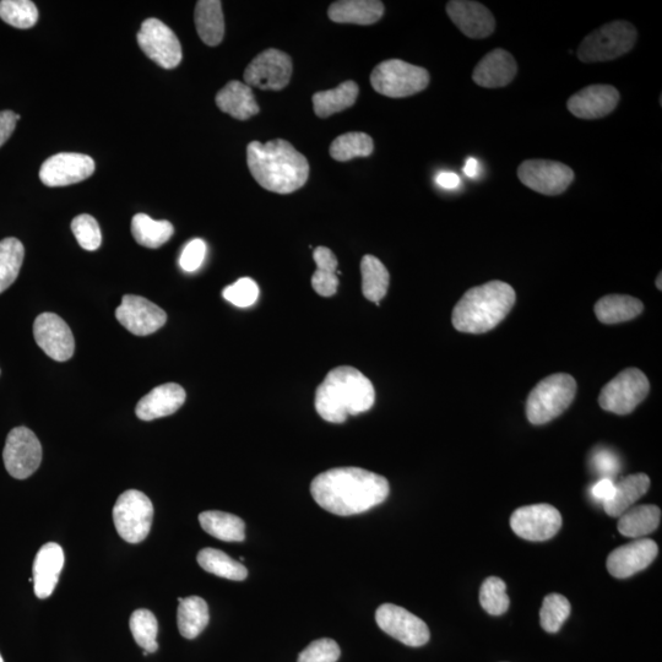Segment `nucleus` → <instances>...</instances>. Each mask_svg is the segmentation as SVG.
<instances>
[{
    "instance_id": "8",
    "label": "nucleus",
    "mask_w": 662,
    "mask_h": 662,
    "mask_svg": "<svg viewBox=\"0 0 662 662\" xmlns=\"http://www.w3.org/2000/svg\"><path fill=\"white\" fill-rule=\"evenodd\" d=\"M154 520V506L145 493L128 490L118 497L113 507L117 533L129 544H140L149 536Z\"/></svg>"
},
{
    "instance_id": "22",
    "label": "nucleus",
    "mask_w": 662,
    "mask_h": 662,
    "mask_svg": "<svg viewBox=\"0 0 662 662\" xmlns=\"http://www.w3.org/2000/svg\"><path fill=\"white\" fill-rule=\"evenodd\" d=\"M517 73L518 64L512 54L497 48L476 65L472 79L481 88L498 89L512 83Z\"/></svg>"
},
{
    "instance_id": "40",
    "label": "nucleus",
    "mask_w": 662,
    "mask_h": 662,
    "mask_svg": "<svg viewBox=\"0 0 662 662\" xmlns=\"http://www.w3.org/2000/svg\"><path fill=\"white\" fill-rule=\"evenodd\" d=\"M0 19L16 29H31L39 20V10L30 0H2Z\"/></svg>"
},
{
    "instance_id": "11",
    "label": "nucleus",
    "mask_w": 662,
    "mask_h": 662,
    "mask_svg": "<svg viewBox=\"0 0 662 662\" xmlns=\"http://www.w3.org/2000/svg\"><path fill=\"white\" fill-rule=\"evenodd\" d=\"M140 50L164 69H175L182 62V46L175 32L159 19H146L137 36Z\"/></svg>"
},
{
    "instance_id": "16",
    "label": "nucleus",
    "mask_w": 662,
    "mask_h": 662,
    "mask_svg": "<svg viewBox=\"0 0 662 662\" xmlns=\"http://www.w3.org/2000/svg\"><path fill=\"white\" fill-rule=\"evenodd\" d=\"M95 168V161L88 155L61 153L43 162L40 179L47 187H67L90 178Z\"/></svg>"
},
{
    "instance_id": "10",
    "label": "nucleus",
    "mask_w": 662,
    "mask_h": 662,
    "mask_svg": "<svg viewBox=\"0 0 662 662\" xmlns=\"http://www.w3.org/2000/svg\"><path fill=\"white\" fill-rule=\"evenodd\" d=\"M3 460L5 469L14 479H29L40 468L42 461V446L39 438L29 428H14L8 434Z\"/></svg>"
},
{
    "instance_id": "14",
    "label": "nucleus",
    "mask_w": 662,
    "mask_h": 662,
    "mask_svg": "<svg viewBox=\"0 0 662 662\" xmlns=\"http://www.w3.org/2000/svg\"><path fill=\"white\" fill-rule=\"evenodd\" d=\"M518 177L524 186L536 193L560 195L574 181L571 167L550 160H526L518 168Z\"/></svg>"
},
{
    "instance_id": "50",
    "label": "nucleus",
    "mask_w": 662,
    "mask_h": 662,
    "mask_svg": "<svg viewBox=\"0 0 662 662\" xmlns=\"http://www.w3.org/2000/svg\"><path fill=\"white\" fill-rule=\"evenodd\" d=\"M16 115L12 111L0 112V148L12 137L16 127Z\"/></svg>"
},
{
    "instance_id": "55",
    "label": "nucleus",
    "mask_w": 662,
    "mask_h": 662,
    "mask_svg": "<svg viewBox=\"0 0 662 662\" xmlns=\"http://www.w3.org/2000/svg\"><path fill=\"white\" fill-rule=\"evenodd\" d=\"M0 662H4L2 654H0Z\"/></svg>"
},
{
    "instance_id": "13",
    "label": "nucleus",
    "mask_w": 662,
    "mask_h": 662,
    "mask_svg": "<svg viewBox=\"0 0 662 662\" xmlns=\"http://www.w3.org/2000/svg\"><path fill=\"white\" fill-rule=\"evenodd\" d=\"M510 528L520 539L547 541L561 530L562 515L550 504H534L515 510L510 517Z\"/></svg>"
},
{
    "instance_id": "32",
    "label": "nucleus",
    "mask_w": 662,
    "mask_h": 662,
    "mask_svg": "<svg viewBox=\"0 0 662 662\" xmlns=\"http://www.w3.org/2000/svg\"><path fill=\"white\" fill-rule=\"evenodd\" d=\"M643 303L632 296L609 295L596 302V317L604 324L628 322L642 314Z\"/></svg>"
},
{
    "instance_id": "42",
    "label": "nucleus",
    "mask_w": 662,
    "mask_h": 662,
    "mask_svg": "<svg viewBox=\"0 0 662 662\" xmlns=\"http://www.w3.org/2000/svg\"><path fill=\"white\" fill-rule=\"evenodd\" d=\"M480 604L488 615H504L510 604L506 583L501 578H487L481 585Z\"/></svg>"
},
{
    "instance_id": "20",
    "label": "nucleus",
    "mask_w": 662,
    "mask_h": 662,
    "mask_svg": "<svg viewBox=\"0 0 662 662\" xmlns=\"http://www.w3.org/2000/svg\"><path fill=\"white\" fill-rule=\"evenodd\" d=\"M620 102V92L611 85H590L574 94L567 102L569 112L580 119L609 116Z\"/></svg>"
},
{
    "instance_id": "28",
    "label": "nucleus",
    "mask_w": 662,
    "mask_h": 662,
    "mask_svg": "<svg viewBox=\"0 0 662 662\" xmlns=\"http://www.w3.org/2000/svg\"><path fill=\"white\" fill-rule=\"evenodd\" d=\"M650 479L645 474H634L624 477L615 484V495L602 504L606 514L612 518H620L621 515L649 491Z\"/></svg>"
},
{
    "instance_id": "9",
    "label": "nucleus",
    "mask_w": 662,
    "mask_h": 662,
    "mask_svg": "<svg viewBox=\"0 0 662 662\" xmlns=\"http://www.w3.org/2000/svg\"><path fill=\"white\" fill-rule=\"evenodd\" d=\"M649 390L647 376L638 368H627L605 385L599 403L605 411L628 415L647 398Z\"/></svg>"
},
{
    "instance_id": "18",
    "label": "nucleus",
    "mask_w": 662,
    "mask_h": 662,
    "mask_svg": "<svg viewBox=\"0 0 662 662\" xmlns=\"http://www.w3.org/2000/svg\"><path fill=\"white\" fill-rule=\"evenodd\" d=\"M34 336L47 356L58 362L73 357L75 340L72 330L64 320L54 313H42L34 323Z\"/></svg>"
},
{
    "instance_id": "12",
    "label": "nucleus",
    "mask_w": 662,
    "mask_h": 662,
    "mask_svg": "<svg viewBox=\"0 0 662 662\" xmlns=\"http://www.w3.org/2000/svg\"><path fill=\"white\" fill-rule=\"evenodd\" d=\"M292 70L289 54L270 48L249 63L244 72V81L248 86L260 90L280 91L290 84Z\"/></svg>"
},
{
    "instance_id": "53",
    "label": "nucleus",
    "mask_w": 662,
    "mask_h": 662,
    "mask_svg": "<svg viewBox=\"0 0 662 662\" xmlns=\"http://www.w3.org/2000/svg\"><path fill=\"white\" fill-rule=\"evenodd\" d=\"M479 170H480L479 162H477V160L474 159V157H470V159L466 161L464 167L465 175L470 178H475L477 176V173H479Z\"/></svg>"
},
{
    "instance_id": "25",
    "label": "nucleus",
    "mask_w": 662,
    "mask_h": 662,
    "mask_svg": "<svg viewBox=\"0 0 662 662\" xmlns=\"http://www.w3.org/2000/svg\"><path fill=\"white\" fill-rule=\"evenodd\" d=\"M216 105L220 110L238 121H247L259 113L251 86L233 80L217 92Z\"/></svg>"
},
{
    "instance_id": "23",
    "label": "nucleus",
    "mask_w": 662,
    "mask_h": 662,
    "mask_svg": "<svg viewBox=\"0 0 662 662\" xmlns=\"http://www.w3.org/2000/svg\"><path fill=\"white\" fill-rule=\"evenodd\" d=\"M65 563L64 551L56 542H48L37 552L34 562V590L37 598L48 599L59 582Z\"/></svg>"
},
{
    "instance_id": "26",
    "label": "nucleus",
    "mask_w": 662,
    "mask_h": 662,
    "mask_svg": "<svg viewBox=\"0 0 662 662\" xmlns=\"http://www.w3.org/2000/svg\"><path fill=\"white\" fill-rule=\"evenodd\" d=\"M384 4L378 0H340L330 5L328 16L339 24L373 25L383 18Z\"/></svg>"
},
{
    "instance_id": "38",
    "label": "nucleus",
    "mask_w": 662,
    "mask_h": 662,
    "mask_svg": "<svg viewBox=\"0 0 662 662\" xmlns=\"http://www.w3.org/2000/svg\"><path fill=\"white\" fill-rule=\"evenodd\" d=\"M374 150L370 135L352 132L340 135L330 146V156L339 162H346L355 157L371 156Z\"/></svg>"
},
{
    "instance_id": "37",
    "label": "nucleus",
    "mask_w": 662,
    "mask_h": 662,
    "mask_svg": "<svg viewBox=\"0 0 662 662\" xmlns=\"http://www.w3.org/2000/svg\"><path fill=\"white\" fill-rule=\"evenodd\" d=\"M24 258V244L18 238L0 241V293L8 290L18 279Z\"/></svg>"
},
{
    "instance_id": "19",
    "label": "nucleus",
    "mask_w": 662,
    "mask_h": 662,
    "mask_svg": "<svg viewBox=\"0 0 662 662\" xmlns=\"http://www.w3.org/2000/svg\"><path fill=\"white\" fill-rule=\"evenodd\" d=\"M659 547L650 539L636 540L616 548L607 557V571L617 579H626L647 569L658 557Z\"/></svg>"
},
{
    "instance_id": "30",
    "label": "nucleus",
    "mask_w": 662,
    "mask_h": 662,
    "mask_svg": "<svg viewBox=\"0 0 662 662\" xmlns=\"http://www.w3.org/2000/svg\"><path fill=\"white\" fill-rule=\"evenodd\" d=\"M199 523L215 539L225 542H242L246 539V524L237 515L209 510L199 515Z\"/></svg>"
},
{
    "instance_id": "6",
    "label": "nucleus",
    "mask_w": 662,
    "mask_h": 662,
    "mask_svg": "<svg viewBox=\"0 0 662 662\" xmlns=\"http://www.w3.org/2000/svg\"><path fill=\"white\" fill-rule=\"evenodd\" d=\"M637 39V29L631 23L612 21L585 37L580 43L578 58L583 63L613 61L631 51Z\"/></svg>"
},
{
    "instance_id": "5",
    "label": "nucleus",
    "mask_w": 662,
    "mask_h": 662,
    "mask_svg": "<svg viewBox=\"0 0 662 662\" xmlns=\"http://www.w3.org/2000/svg\"><path fill=\"white\" fill-rule=\"evenodd\" d=\"M577 394V382L566 373L552 374L531 390L526 416L533 425H545L563 414Z\"/></svg>"
},
{
    "instance_id": "17",
    "label": "nucleus",
    "mask_w": 662,
    "mask_h": 662,
    "mask_svg": "<svg viewBox=\"0 0 662 662\" xmlns=\"http://www.w3.org/2000/svg\"><path fill=\"white\" fill-rule=\"evenodd\" d=\"M116 318L129 333L146 336L156 333L167 322L164 309L144 297L126 295L116 309Z\"/></svg>"
},
{
    "instance_id": "47",
    "label": "nucleus",
    "mask_w": 662,
    "mask_h": 662,
    "mask_svg": "<svg viewBox=\"0 0 662 662\" xmlns=\"http://www.w3.org/2000/svg\"><path fill=\"white\" fill-rule=\"evenodd\" d=\"M338 273V271H336ZM329 270L317 269L312 276V286L318 295L323 297L334 296L339 287L338 274Z\"/></svg>"
},
{
    "instance_id": "36",
    "label": "nucleus",
    "mask_w": 662,
    "mask_h": 662,
    "mask_svg": "<svg viewBox=\"0 0 662 662\" xmlns=\"http://www.w3.org/2000/svg\"><path fill=\"white\" fill-rule=\"evenodd\" d=\"M199 566L205 572L216 575V577L242 582L248 577L247 568L242 563L233 560L225 552L216 548H203L197 557Z\"/></svg>"
},
{
    "instance_id": "31",
    "label": "nucleus",
    "mask_w": 662,
    "mask_h": 662,
    "mask_svg": "<svg viewBox=\"0 0 662 662\" xmlns=\"http://www.w3.org/2000/svg\"><path fill=\"white\" fill-rule=\"evenodd\" d=\"M360 89L355 81H345L338 88L319 91L313 96L314 112L319 118H328L355 105Z\"/></svg>"
},
{
    "instance_id": "4",
    "label": "nucleus",
    "mask_w": 662,
    "mask_h": 662,
    "mask_svg": "<svg viewBox=\"0 0 662 662\" xmlns=\"http://www.w3.org/2000/svg\"><path fill=\"white\" fill-rule=\"evenodd\" d=\"M515 291L503 281L472 287L453 311V325L460 333L484 334L508 316L515 303Z\"/></svg>"
},
{
    "instance_id": "41",
    "label": "nucleus",
    "mask_w": 662,
    "mask_h": 662,
    "mask_svg": "<svg viewBox=\"0 0 662 662\" xmlns=\"http://www.w3.org/2000/svg\"><path fill=\"white\" fill-rule=\"evenodd\" d=\"M571 611V602L563 595H547L540 611L541 627L548 633H557L571 615Z\"/></svg>"
},
{
    "instance_id": "33",
    "label": "nucleus",
    "mask_w": 662,
    "mask_h": 662,
    "mask_svg": "<svg viewBox=\"0 0 662 662\" xmlns=\"http://www.w3.org/2000/svg\"><path fill=\"white\" fill-rule=\"evenodd\" d=\"M618 531L627 537H644L654 533L661 522V509L656 506H638L626 510L618 518Z\"/></svg>"
},
{
    "instance_id": "34",
    "label": "nucleus",
    "mask_w": 662,
    "mask_h": 662,
    "mask_svg": "<svg viewBox=\"0 0 662 662\" xmlns=\"http://www.w3.org/2000/svg\"><path fill=\"white\" fill-rule=\"evenodd\" d=\"M362 292L368 301H382L389 289L390 275L385 265L373 255H365L361 262Z\"/></svg>"
},
{
    "instance_id": "49",
    "label": "nucleus",
    "mask_w": 662,
    "mask_h": 662,
    "mask_svg": "<svg viewBox=\"0 0 662 662\" xmlns=\"http://www.w3.org/2000/svg\"><path fill=\"white\" fill-rule=\"evenodd\" d=\"M314 262L317 264V269L329 270L336 273L338 271V259L335 254L327 247H318L313 252Z\"/></svg>"
},
{
    "instance_id": "27",
    "label": "nucleus",
    "mask_w": 662,
    "mask_h": 662,
    "mask_svg": "<svg viewBox=\"0 0 662 662\" xmlns=\"http://www.w3.org/2000/svg\"><path fill=\"white\" fill-rule=\"evenodd\" d=\"M195 27L205 45L219 46L225 36V19L219 0H200L194 12Z\"/></svg>"
},
{
    "instance_id": "21",
    "label": "nucleus",
    "mask_w": 662,
    "mask_h": 662,
    "mask_svg": "<svg viewBox=\"0 0 662 662\" xmlns=\"http://www.w3.org/2000/svg\"><path fill=\"white\" fill-rule=\"evenodd\" d=\"M450 20L469 39L481 40L491 36L496 29V20L484 4L470 0H453L447 4Z\"/></svg>"
},
{
    "instance_id": "52",
    "label": "nucleus",
    "mask_w": 662,
    "mask_h": 662,
    "mask_svg": "<svg viewBox=\"0 0 662 662\" xmlns=\"http://www.w3.org/2000/svg\"><path fill=\"white\" fill-rule=\"evenodd\" d=\"M436 182L439 187H442L444 189H449V191H452V189H457L460 186L461 179L457 175V173L441 172L437 176Z\"/></svg>"
},
{
    "instance_id": "35",
    "label": "nucleus",
    "mask_w": 662,
    "mask_h": 662,
    "mask_svg": "<svg viewBox=\"0 0 662 662\" xmlns=\"http://www.w3.org/2000/svg\"><path fill=\"white\" fill-rule=\"evenodd\" d=\"M175 229L171 222L156 221L146 214H137L132 220V235L140 246L156 249L171 240Z\"/></svg>"
},
{
    "instance_id": "54",
    "label": "nucleus",
    "mask_w": 662,
    "mask_h": 662,
    "mask_svg": "<svg viewBox=\"0 0 662 662\" xmlns=\"http://www.w3.org/2000/svg\"><path fill=\"white\" fill-rule=\"evenodd\" d=\"M661 276H662V274L660 273V274H659V278L656 279V287H658L659 290L662 289V285H661Z\"/></svg>"
},
{
    "instance_id": "7",
    "label": "nucleus",
    "mask_w": 662,
    "mask_h": 662,
    "mask_svg": "<svg viewBox=\"0 0 662 662\" xmlns=\"http://www.w3.org/2000/svg\"><path fill=\"white\" fill-rule=\"evenodd\" d=\"M371 84L378 94L404 99L425 90L430 84V73L400 59H389L373 69Z\"/></svg>"
},
{
    "instance_id": "15",
    "label": "nucleus",
    "mask_w": 662,
    "mask_h": 662,
    "mask_svg": "<svg viewBox=\"0 0 662 662\" xmlns=\"http://www.w3.org/2000/svg\"><path fill=\"white\" fill-rule=\"evenodd\" d=\"M378 627L408 647L419 648L431 638L430 629L420 617L412 615L404 607L384 604L376 612Z\"/></svg>"
},
{
    "instance_id": "24",
    "label": "nucleus",
    "mask_w": 662,
    "mask_h": 662,
    "mask_svg": "<svg viewBox=\"0 0 662 662\" xmlns=\"http://www.w3.org/2000/svg\"><path fill=\"white\" fill-rule=\"evenodd\" d=\"M186 392L176 383H167L151 390L141 398L135 414L143 421H154L171 416L186 403Z\"/></svg>"
},
{
    "instance_id": "3",
    "label": "nucleus",
    "mask_w": 662,
    "mask_h": 662,
    "mask_svg": "<svg viewBox=\"0 0 662 662\" xmlns=\"http://www.w3.org/2000/svg\"><path fill=\"white\" fill-rule=\"evenodd\" d=\"M376 392L370 379L354 367L334 368L319 385L316 410L323 420L344 423L349 416L371 410Z\"/></svg>"
},
{
    "instance_id": "43",
    "label": "nucleus",
    "mask_w": 662,
    "mask_h": 662,
    "mask_svg": "<svg viewBox=\"0 0 662 662\" xmlns=\"http://www.w3.org/2000/svg\"><path fill=\"white\" fill-rule=\"evenodd\" d=\"M72 231L79 246L85 251L94 252L101 247V229L95 217L88 214L75 217L72 221Z\"/></svg>"
},
{
    "instance_id": "45",
    "label": "nucleus",
    "mask_w": 662,
    "mask_h": 662,
    "mask_svg": "<svg viewBox=\"0 0 662 662\" xmlns=\"http://www.w3.org/2000/svg\"><path fill=\"white\" fill-rule=\"evenodd\" d=\"M341 650L333 639L322 638L314 640L298 656L297 662H338Z\"/></svg>"
},
{
    "instance_id": "51",
    "label": "nucleus",
    "mask_w": 662,
    "mask_h": 662,
    "mask_svg": "<svg viewBox=\"0 0 662 662\" xmlns=\"http://www.w3.org/2000/svg\"><path fill=\"white\" fill-rule=\"evenodd\" d=\"M591 495L596 499V501L601 502L602 504L610 501V499L615 495V482L612 479H601L596 482L593 488H591Z\"/></svg>"
},
{
    "instance_id": "2",
    "label": "nucleus",
    "mask_w": 662,
    "mask_h": 662,
    "mask_svg": "<svg viewBox=\"0 0 662 662\" xmlns=\"http://www.w3.org/2000/svg\"><path fill=\"white\" fill-rule=\"evenodd\" d=\"M247 164L259 186L273 193L296 192L305 186L309 177L306 157L282 139L265 144L252 141L247 148Z\"/></svg>"
},
{
    "instance_id": "39",
    "label": "nucleus",
    "mask_w": 662,
    "mask_h": 662,
    "mask_svg": "<svg viewBox=\"0 0 662 662\" xmlns=\"http://www.w3.org/2000/svg\"><path fill=\"white\" fill-rule=\"evenodd\" d=\"M129 626L139 647L143 648L146 653H156L159 649L156 640L159 623H157L154 613L144 609L133 612Z\"/></svg>"
},
{
    "instance_id": "29",
    "label": "nucleus",
    "mask_w": 662,
    "mask_h": 662,
    "mask_svg": "<svg viewBox=\"0 0 662 662\" xmlns=\"http://www.w3.org/2000/svg\"><path fill=\"white\" fill-rule=\"evenodd\" d=\"M177 623L179 633L186 639H195L208 627L210 621L209 606L199 596L178 599Z\"/></svg>"
},
{
    "instance_id": "1",
    "label": "nucleus",
    "mask_w": 662,
    "mask_h": 662,
    "mask_svg": "<svg viewBox=\"0 0 662 662\" xmlns=\"http://www.w3.org/2000/svg\"><path fill=\"white\" fill-rule=\"evenodd\" d=\"M311 493L320 507L340 517L368 512L390 493L385 477L360 468H336L312 481Z\"/></svg>"
},
{
    "instance_id": "44",
    "label": "nucleus",
    "mask_w": 662,
    "mask_h": 662,
    "mask_svg": "<svg viewBox=\"0 0 662 662\" xmlns=\"http://www.w3.org/2000/svg\"><path fill=\"white\" fill-rule=\"evenodd\" d=\"M226 301L233 306L247 308L254 305L259 297V287L257 282L249 278H243L231 286H227L222 292Z\"/></svg>"
},
{
    "instance_id": "48",
    "label": "nucleus",
    "mask_w": 662,
    "mask_h": 662,
    "mask_svg": "<svg viewBox=\"0 0 662 662\" xmlns=\"http://www.w3.org/2000/svg\"><path fill=\"white\" fill-rule=\"evenodd\" d=\"M594 464L600 474L606 475L605 479H610V476L616 475L620 471V461L609 450H598L594 455Z\"/></svg>"
},
{
    "instance_id": "46",
    "label": "nucleus",
    "mask_w": 662,
    "mask_h": 662,
    "mask_svg": "<svg viewBox=\"0 0 662 662\" xmlns=\"http://www.w3.org/2000/svg\"><path fill=\"white\" fill-rule=\"evenodd\" d=\"M206 255V244L203 240H193L187 243V246L183 248L181 258H179V265L187 273H194L204 263Z\"/></svg>"
}]
</instances>
